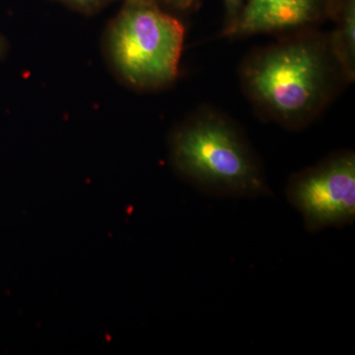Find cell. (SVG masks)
Here are the masks:
<instances>
[{"label": "cell", "instance_id": "obj_1", "mask_svg": "<svg viewBox=\"0 0 355 355\" xmlns=\"http://www.w3.org/2000/svg\"><path fill=\"white\" fill-rule=\"evenodd\" d=\"M291 33L252 53L243 64L241 80L263 116L298 128L321 113L345 78L328 37L309 30Z\"/></svg>", "mask_w": 355, "mask_h": 355}, {"label": "cell", "instance_id": "obj_2", "mask_svg": "<svg viewBox=\"0 0 355 355\" xmlns=\"http://www.w3.org/2000/svg\"><path fill=\"white\" fill-rule=\"evenodd\" d=\"M172 164L198 190L221 198L270 195L263 168L241 130L220 113L202 110L175 130Z\"/></svg>", "mask_w": 355, "mask_h": 355}, {"label": "cell", "instance_id": "obj_3", "mask_svg": "<svg viewBox=\"0 0 355 355\" xmlns=\"http://www.w3.org/2000/svg\"><path fill=\"white\" fill-rule=\"evenodd\" d=\"M184 40L183 24L157 0H125L107 30L105 49L123 83L155 90L176 80Z\"/></svg>", "mask_w": 355, "mask_h": 355}, {"label": "cell", "instance_id": "obj_4", "mask_svg": "<svg viewBox=\"0 0 355 355\" xmlns=\"http://www.w3.org/2000/svg\"><path fill=\"white\" fill-rule=\"evenodd\" d=\"M286 193L311 233L354 223V151L333 153L317 165L296 173L289 179Z\"/></svg>", "mask_w": 355, "mask_h": 355}, {"label": "cell", "instance_id": "obj_5", "mask_svg": "<svg viewBox=\"0 0 355 355\" xmlns=\"http://www.w3.org/2000/svg\"><path fill=\"white\" fill-rule=\"evenodd\" d=\"M330 0H249L226 37L240 38L263 33L300 31L316 24L330 11Z\"/></svg>", "mask_w": 355, "mask_h": 355}, {"label": "cell", "instance_id": "obj_6", "mask_svg": "<svg viewBox=\"0 0 355 355\" xmlns=\"http://www.w3.org/2000/svg\"><path fill=\"white\" fill-rule=\"evenodd\" d=\"M328 42L343 78L347 83H352L355 76L354 0L345 1L335 30L328 36Z\"/></svg>", "mask_w": 355, "mask_h": 355}, {"label": "cell", "instance_id": "obj_7", "mask_svg": "<svg viewBox=\"0 0 355 355\" xmlns=\"http://www.w3.org/2000/svg\"><path fill=\"white\" fill-rule=\"evenodd\" d=\"M65 6L84 13H93L100 10L113 0H58Z\"/></svg>", "mask_w": 355, "mask_h": 355}, {"label": "cell", "instance_id": "obj_8", "mask_svg": "<svg viewBox=\"0 0 355 355\" xmlns=\"http://www.w3.org/2000/svg\"><path fill=\"white\" fill-rule=\"evenodd\" d=\"M163 3L167 4V6L174 7V8L177 9H184L189 8L193 6L195 0H160Z\"/></svg>", "mask_w": 355, "mask_h": 355}, {"label": "cell", "instance_id": "obj_9", "mask_svg": "<svg viewBox=\"0 0 355 355\" xmlns=\"http://www.w3.org/2000/svg\"><path fill=\"white\" fill-rule=\"evenodd\" d=\"M240 1H241V0H225L228 12L230 14L231 17H233L232 19H231L230 24L231 23L234 22V20L237 18L238 8H239Z\"/></svg>", "mask_w": 355, "mask_h": 355}, {"label": "cell", "instance_id": "obj_10", "mask_svg": "<svg viewBox=\"0 0 355 355\" xmlns=\"http://www.w3.org/2000/svg\"><path fill=\"white\" fill-rule=\"evenodd\" d=\"M4 51V42L0 38V57L2 55V53Z\"/></svg>", "mask_w": 355, "mask_h": 355}]
</instances>
